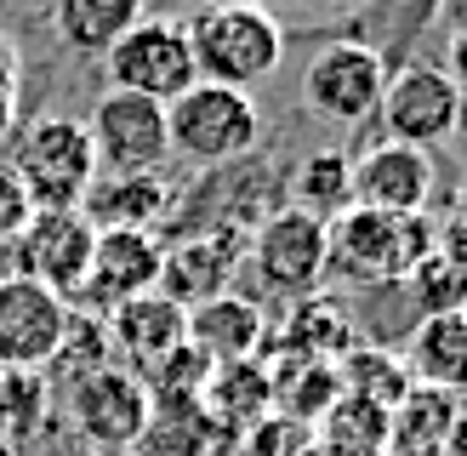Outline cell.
Instances as JSON below:
<instances>
[{
    "label": "cell",
    "instance_id": "cell-20",
    "mask_svg": "<svg viewBox=\"0 0 467 456\" xmlns=\"http://www.w3.org/2000/svg\"><path fill=\"white\" fill-rule=\"evenodd\" d=\"M268 337H274V354L279 359H325V365H337L359 342L348 308L337 303V296H325V291L291 303V314L279 319V326H268Z\"/></svg>",
    "mask_w": 467,
    "mask_h": 456
},
{
    "label": "cell",
    "instance_id": "cell-35",
    "mask_svg": "<svg viewBox=\"0 0 467 456\" xmlns=\"http://www.w3.org/2000/svg\"><path fill=\"white\" fill-rule=\"evenodd\" d=\"M439 251H451V257L467 268V223H451V234H439Z\"/></svg>",
    "mask_w": 467,
    "mask_h": 456
},
{
    "label": "cell",
    "instance_id": "cell-12",
    "mask_svg": "<svg viewBox=\"0 0 467 456\" xmlns=\"http://www.w3.org/2000/svg\"><path fill=\"white\" fill-rule=\"evenodd\" d=\"M160 274H166V240L154 228H103L98 245H91V268L75 308L109 314L143 291H160Z\"/></svg>",
    "mask_w": 467,
    "mask_h": 456
},
{
    "label": "cell",
    "instance_id": "cell-21",
    "mask_svg": "<svg viewBox=\"0 0 467 456\" xmlns=\"http://www.w3.org/2000/svg\"><path fill=\"white\" fill-rule=\"evenodd\" d=\"M200 405L212 417L228 445L263 417H274V382H268V359H240V365H212V377L200 388Z\"/></svg>",
    "mask_w": 467,
    "mask_h": 456
},
{
    "label": "cell",
    "instance_id": "cell-11",
    "mask_svg": "<svg viewBox=\"0 0 467 456\" xmlns=\"http://www.w3.org/2000/svg\"><path fill=\"white\" fill-rule=\"evenodd\" d=\"M91 245H98V228L80 212H29L23 234L6 251H12V274L46 285L63 303H75L86 285V268H91Z\"/></svg>",
    "mask_w": 467,
    "mask_h": 456
},
{
    "label": "cell",
    "instance_id": "cell-5",
    "mask_svg": "<svg viewBox=\"0 0 467 456\" xmlns=\"http://www.w3.org/2000/svg\"><path fill=\"white\" fill-rule=\"evenodd\" d=\"M245 268L263 285V296H279V303H302V296L325 291V268H331L325 223L296 212V205H279V212H268L251 228Z\"/></svg>",
    "mask_w": 467,
    "mask_h": 456
},
{
    "label": "cell",
    "instance_id": "cell-31",
    "mask_svg": "<svg viewBox=\"0 0 467 456\" xmlns=\"http://www.w3.org/2000/svg\"><path fill=\"white\" fill-rule=\"evenodd\" d=\"M29 194H23V182L12 177V166L0 160V251H6L17 234H23V223H29Z\"/></svg>",
    "mask_w": 467,
    "mask_h": 456
},
{
    "label": "cell",
    "instance_id": "cell-34",
    "mask_svg": "<svg viewBox=\"0 0 467 456\" xmlns=\"http://www.w3.org/2000/svg\"><path fill=\"white\" fill-rule=\"evenodd\" d=\"M439 456H467V405H456L451 433H445V445H439Z\"/></svg>",
    "mask_w": 467,
    "mask_h": 456
},
{
    "label": "cell",
    "instance_id": "cell-15",
    "mask_svg": "<svg viewBox=\"0 0 467 456\" xmlns=\"http://www.w3.org/2000/svg\"><path fill=\"white\" fill-rule=\"evenodd\" d=\"M103 326H109L114 365H126V371L149 377L160 359H171L182 342H189V308L171 303L166 291H143V296H131V303L109 308Z\"/></svg>",
    "mask_w": 467,
    "mask_h": 456
},
{
    "label": "cell",
    "instance_id": "cell-26",
    "mask_svg": "<svg viewBox=\"0 0 467 456\" xmlns=\"http://www.w3.org/2000/svg\"><path fill=\"white\" fill-rule=\"evenodd\" d=\"M456 394H439V388L410 382L405 399L393 405V428H388V451H410V456H428L445 445L451 417H456Z\"/></svg>",
    "mask_w": 467,
    "mask_h": 456
},
{
    "label": "cell",
    "instance_id": "cell-9",
    "mask_svg": "<svg viewBox=\"0 0 467 456\" xmlns=\"http://www.w3.org/2000/svg\"><path fill=\"white\" fill-rule=\"evenodd\" d=\"M91 154H98V171H160L171 160V137H166V103L137 98V91H103L91 103Z\"/></svg>",
    "mask_w": 467,
    "mask_h": 456
},
{
    "label": "cell",
    "instance_id": "cell-28",
    "mask_svg": "<svg viewBox=\"0 0 467 456\" xmlns=\"http://www.w3.org/2000/svg\"><path fill=\"white\" fill-rule=\"evenodd\" d=\"M400 285H405V296H410V314H416V319L467 308V268L451 257V251H433V257H422Z\"/></svg>",
    "mask_w": 467,
    "mask_h": 456
},
{
    "label": "cell",
    "instance_id": "cell-10",
    "mask_svg": "<svg viewBox=\"0 0 467 456\" xmlns=\"http://www.w3.org/2000/svg\"><path fill=\"white\" fill-rule=\"evenodd\" d=\"M462 114H467V103L439 63H405L400 75H388L382 103H377L388 143H410V149H433L445 137H456Z\"/></svg>",
    "mask_w": 467,
    "mask_h": 456
},
{
    "label": "cell",
    "instance_id": "cell-41",
    "mask_svg": "<svg viewBox=\"0 0 467 456\" xmlns=\"http://www.w3.org/2000/svg\"><path fill=\"white\" fill-rule=\"evenodd\" d=\"M46 6H52V0H46Z\"/></svg>",
    "mask_w": 467,
    "mask_h": 456
},
{
    "label": "cell",
    "instance_id": "cell-32",
    "mask_svg": "<svg viewBox=\"0 0 467 456\" xmlns=\"http://www.w3.org/2000/svg\"><path fill=\"white\" fill-rule=\"evenodd\" d=\"M137 12L160 23H182V12H194V0H137Z\"/></svg>",
    "mask_w": 467,
    "mask_h": 456
},
{
    "label": "cell",
    "instance_id": "cell-18",
    "mask_svg": "<svg viewBox=\"0 0 467 456\" xmlns=\"http://www.w3.org/2000/svg\"><path fill=\"white\" fill-rule=\"evenodd\" d=\"M405 371L410 382L439 388V394H467V308L456 314H428L405 337Z\"/></svg>",
    "mask_w": 467,
    "mask_h": 456
},
{
    "label": "cell",
    "instance_id": "cell-30",
    "mask_svg": "<svg viewBox=\"0 0 467 456\" xmlns=\"http://www.w3.org/2000/svg\"><path fill=\"white\" fill-rule=\"evenodd\" d=\"M240 456H308L314 451V428H302V422H291V417H263L256 428H245L240 440Z\"/></svg>",
    "mask_w": 467,
    "mask_h": 456
},
{
    "label": "cell",
    "instance_id": "cell-17",
    "mask_svg": "<svg viewBox=\"0 0 467 456\" xmlns=\"http://www.w3.org/2000/svg\"><path fill=\"white\" fill-rule=\"evenodd\" d=\"M268 342V314L240 291L205 296L189 308V348L205 365H240V359H263Z\"/></svg>",
    "mask_w": 467,
    "mask_h": 456
},
{
    "label": "cell",
    "instance_id": "cell-3",
    "mask_svg": "<svg viewBox=\"0 0 467 456\" xmlns=\"http://www.w3.org/2000/svg\"><path fill=\"white\" fill-rule=\"evenodd\" d=\"M12 177L23 182L35 212H80L86 189L98 182V154H91L86 120L75 114H40L12 137Z\"/></svg>",
    "mask_w": 467,
    "mask_h": 456
},
{
    "label": "cell",
    "instance_id": "cell-25",
    "mask_svg": "<svg viewBox=\"0 0 467 456\" xmlns=\"http://www.w3.org/2000/svg\"><path fill=\"white\" fill-rule=\"evenodd\" d=\"M291 205L319 223H337L354 205V154L342 149H314L302 166L291 171Z\"/></svg>",
    "mask_w": 467,
    "mask_h": 456
},
{
    "label": "cell",
    "instance_id": "cell-19",
    "mask_svg": "<svg viewBox=\"0 0 467 456\" xmlns=\"http://www.w3.org/2000/svg\"><path fill=\"white\" fill-rule=\"evenodd\" d=\"M171 212V189L160 171H98V182L80 200V217L98 228H154L160 217Z\"/></svg>",
    "mask_w": 467,
    "mask_h": 456
},
{
    "label": "cell",
    "instance_id": "cell-23",
    "mask_svg": "<svg viewBox=\"0 0 467 456\" xmlns=\"http://www.w3.org/2000/svg\"><path fill=\"white\" fill-rule=\"evenodd\" d=\"M52 29L68 52H86V57H103L114 40L143 12H137V0H52Z\"/></svg>",
    "mask_w": 467,
    "mask_h": 456
},
{
    "label": "cell",
    "instance_id": "cell-14",
    "mask_svg": "<svg viewBox=\"0 0 467 456\" xmlns=\"http://www.w3.org/2000/svg\"><path fill=\"white\" fill-rule=\"evenodd\" d=\"M433 200V160L410 143H370L354 154V205L388 217H422Z\"/></svg>",
    "mask_w": 467,
    "mask_h": 456
},
{
    "label": "cell",
    "instance_id": "cell-38",
    "mask_svg": "<svg viewBox=\"0 0 467 456\" xmlns=\"http://www.w3.org/2000/svg\"><path fill=\"white\" fill-rule=\"evenodd\" d=\"M212 6H268V0H212Z\"/></svg>",
    "mask_w": 467,
    "mask_h": 456
},
{
    "label": "cell",
    "instance_id": "cell-13",
    "mask_svg": "<svg viewBox=\"0 0 467 456\" xmlns=\"http://www.w3.org/2000/svg\"><path fill=\"white\" fill-rule=\"evenodd\" d=\"M68 303L23 274H0V365L6 371H46L63 348Z\"/></svg>",
    "mask_w": 467,
    "mask_h": 456
},
{
    "label": "cell",
    "instance_id": "cell-8",
    "mask_svg": "<svg viewBox=\"0 0 467 456\" xmlns=\"http://www.w3.org/2000/svg\"><path fill=\"white\" fill-rule=\"evenodd\" d=\"M103 75L114 91H137V98H154V103L182 98L200 80L194 52H189V29L182 23H160V17H137L103 52Z\"/></svg>",
    "mask_w": 467,
    "mask_h": 456
},
{
    "label": "cell",
    "instance_id": "cell-4",
    "mask_svg": "<svg viewBox=\"0 0 467 456\" xmlns=\"http://www.w3.org/2000/svg\"><path fill=\"white\" fill-rule=\"evenodd\" d=\"M166 137L171 154L189 166H234L263 143V109L251 91L194 80L182 98L166 103Z\"/></svg>",
    "mask_w": 467,
    "mask_h": 456
},
{
    "label": "cell",
    "instance_id": "cell-24",
    "mask_svg": "<svg viewBox=\"0 0 467 456\" xmlns=\"http://www.w3.org/2000/svg\"><path fill=\"white\" fill-rule=\"evenodd\" d=\"M268 382H274V410L302 428H314L342 394L337 365H325V359H268Z\"/></svg>",
    "mask_w": 467,
    "mask_h": 456
},
{
    "label": "cell",
    "instance_id": "cell-2",
    "mask_svg": "<svg viewBox=\"0 0 467 456\" xmlns=\"http://www.w3.org/2000/svg\"><path fill=\"white\" fill-rule=\"evenodd\" d=\"M182 29H189L194 75L212 86L251 91L285 57V29L268 6H200Z\"/></svg>",
    "mask_w": 467,
    "mask_h": 456
},
{
    "label": "cell",
    "instance_id": "cell-22",
    "mask_svg": "<svg viewBox=\"0 0 467 456\" xmlns=\"http://www.w3.org/2000/svg\"><path fill=\"white\" fill-rule=\"evenodd\" d=\"M388 428L393 410L359 394H337L331 410L314 422V445L331 456H388Z\"/></svg>",
    "mask_w": 467,
    "mask_h": 456
},
{
    "label": "cell",
    "instance_id": "cell-29",
    "mask_svg": "<svg viewBox=\"0 0 467 456\" xmlns=\"http://www.w3.org/2000/svg\"><path fill=\"white\" fill-rule=\"evenodd\" d=\"M46 399H52V388H46V371H6L0 365V440H29L46 417Z\"/></svg>",
    "mask_w": 467,
    "mask_h": 456
},
{
    "label": "cell",
    "instance_id": "cell-27",
    "mask_svg": "<svg viewBox=\"0 0 467 456\" xmlns=\"http://www.w3.org/2000/svg\"><path fill=\"white\" fill-rule=\"evenodd\" d=\"M337 377H342V394H359V399H377V405H400L405 388H410V371L400 354L388 348H365V342H354L342 359H337Z\"/></svg>",
    "mask_w": 467,
    "mask_h": 456
},
{
    "label": "cell",
    "instance_id": "cell-33",
    "mask_svg": "<svg viewBox=\"0 0 467 456\" xmlns=\"http://www.w3.org/2000/svg\"><path fill=\"white\" fill-rule=\"evenodd\" d=\"M445 75L456 80V91H462V103H467V29L451 40V68H445Z\"/></svg>",
    "mask_w": 467,
    "mask_h": 456
},
{
    "label": "cell",
    "instance_id": "cell-39",
    "mask_svg": "<svg viewBox=\"0 0 467 456\" xmlns=\"http://www.w3.org/2000/svg\"><path fill=\"white\" fill-rule=\"evenodd\" d=\"M0 456H17V445H12V440H0Z\"/></svg>",
    "mask_w": 467,
    "mask_h": 456
},
{
    "label": "cell",
    "instance_id": "cell-1",
    "mask_svg": "<svg viewBox=\"0 0 467 456\" xmlns=\"http://www.w3.org/2000/svg\"><path fill=\"white\" fill-rule=\"evenodd\" d=\"M325 245H331V268L325 280H348V285H400L405 274L439 251V228L422 217H388V212H365L348 205L337 223H325Z\"/></svg>",
    "mask_w": 467,
    "mask_h": 456
},
{
    "label": "cell",
    "instance_id": "cell-36",
    "mask_svg": "<svg viewBox=\"0 0 467 456\" xmlns=\"http://www.w3.org/2000/svg\"><path fill=\"white\" fill-rule=\"evenodd\" d=\"M80 456H131V451H98V445H80Z\"/></svg>",
    "mask_w": 467,
    "mask_h": 456
},
{
    "label": "cell",
    "instance_id": "cell-6",
    "mask_svg": "<svg viewBox=\"0 0 467 456\" xmlns=\"http://www.w3.org/2000/svg\"><path fill=\"white\" fill-rule=\"evenodd\" d=\"M382 86H388V63L365 40H325V46H314L308 68H302V103L331 126L377 120Z\"/></svg>",
    "mask_w": 467,
    "mask_h": 456
},
{
    "label": "cell",
    "instance_id": "cell-40",
    "mask_svg": "<svg viewBox=\"0 0 467 456\" xmlns=\"http://www.w3.org/2000/svg\"><path fill=\"white\" fill-rule=\"evenodd\" d=\"M308 6H342V0H308Z\"/></svg>",
    "mask_w": 467,
    "mask_h": 456
},
{
    "label": "cell",
    "instance_id": "cell-16",
    "mask_svg": "<svg viewBox=\"0 0 467 456\" xmlns=\"http://www.w3.org/2000/svg\"><path fill=\"white\" fill-rule=\"evenodd\" d=\"M245 240L251 234H234V228H205V234H189L182 245H166V274H160V291L171 303L194 308L205 296H223L234 268L245 263Z\"/></svg>",
    "mask_w": 467,
    "mask_h": 456
},
{
    "label": "cell",
    "instance_id": "cell-7",
    "mask_svg": "<svg viewBox=\"0 0 467 456\" xmlns=\"http://www.w3.org/2000/svg\"><path fill=\"white\" fill-rule=\"evenodd\" d=\"M63 399H68V422H75L80 445H98V451H137L154 417L143 377L114 359L98 365V371H80Z\"/></svg>",
    "mask_w": 467,
    "mask_h": 456
},
{
    "label": "cell",
    "instance_id": "cell-37",
    "mask_svg": "<svg viewBox=\"0 0 467 456\" xmlns=\"http://www.w3.org/2000/svg\"><path fill=\"white\" fill-rule=\"evenodd\" d=\"M456 223H467V182H462V194H456Z\"/></svg>",
    "mask_w": 467,
    "mask_h": 456
}]
</instances>
